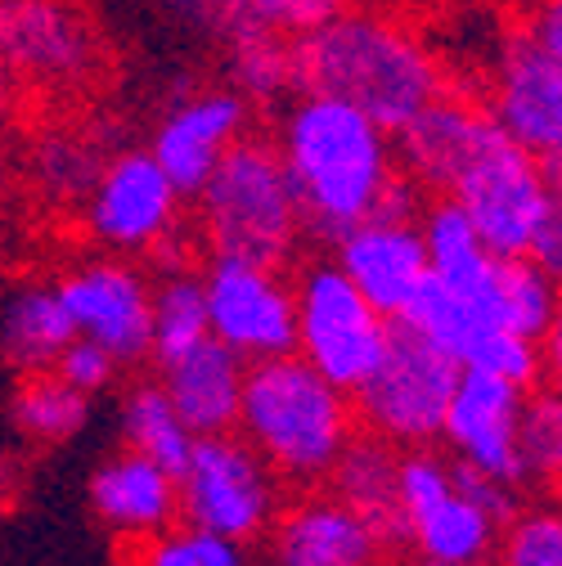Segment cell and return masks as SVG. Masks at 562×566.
Instances as JSON below:
<instances>
[{
	"instance_id": "ab89813d",
	"label": "cell",
	"mask_w": 562,
	"mask_h": 566,
	"mask_svg": "<svg viewBox=\"0 0 562 566\" xmlns=\"http://www.w3.org/2000/svg\"><path fill=\"white\" fill-rule=\"evenodd\" d=\"M10 99H14V77H10V67L0 63V117L10 113Z\"/></svg>"
},
{
	"instance_id": "5b68a950",
	"label": "cell",
	"mask_w": 562,
	"mask_h": 566,
	"mask_svg": "<svg viewBox=\"0 0 562 566\" xmlns=\"http://www.w3.org/2000/svg\"><path fill=\"white\" fill-rule=\"evenodd\" d=\"M459 374V360H450L433 337L405 319H392L374 374L351 391L361 432H374L396 450L437 446Z\"/></svg>"
},
{
	"instance_id": "8fae6325",
	"label": "cell",
	"mask_w": 562,
	"mask_h": 566,
	"mask_svg": "<svg viewBox=\"0 0 562 566\" xmlns=\"http://www.w3.org/2000/svg\"><path fill=\"white\" fill-rule=\"evenodd\" d=\"M400 513L405 544L418 557H437L450 566H486L500 544V522L477 509L455 481L450 459L428 450H400Z\"/></svg>"
},
{
	"instance_id": "e575fe53",
	"label": "cell",
	"mask_w": 562,
	"mask_h": 566,
	"mask_svg": "<svg viewBox=\"0 0 562 566\" xmlns=\"http://www.w3.org/2000/svg\"><path fill=\"white\" fill-rule=\"evenodd\" d=\"M167 6H171L185 23L207 28V32H230V28L243 19V10L235 6V0H167Z\"/></svg>"
},
{
	"instance_id": "ba28073f",
	"label": "cell",
	"mask_w": 562,
	"mask_h": 566,
	"mask_svg": "<svg viewBox=\"0 0 562 566\" xmlns=\"http://www.w3.org/2000/svg\"><path fill=\"white\" fill-rule=\"evenodd\" d=\"M176 485H180V522L217 531L239 544L266 535L279 513V476L239 432L198 437L185 468L176 472Z\"/></svg>"
},
{
	"instance_id": "d4e9b609",
	"label": "cell",
	"mask_w": 562,
	"mask_h": 566,
	"mask_svg": "<svg viewBox=\"0 0 562 566\" xmlns=\"http://www.w3.org/2000/svg\"><path fill=\"white\" fill-rule=\"evenodd\" d=\"M100 167H104V154L77 130H45L37 135V145L28 154V180L37 185L41 198L59 207H82Z\"/></svg>"
},
{
	"instance_id": "f546056e",
	"label": "cell",
	"mask_w": 562,
	"mask_h": 566,
	"mask_svg": "<svg viewBox=\"0 0 562 566\" xmlns=\"http://www.w3.org/2000/svg\"><path fill=\"white\" fill-rule=\"evenodd\" d=\"M126 566H243V544L189 522L167 526L163 535L122 548Z\"/></svg>"
},
{
	"instance_id": "f35d334b",
	"label": "cell",
	"mask_w": 562,
	"mask_h": 566,
	"mask_svg": "<svg viewBox=\"0 0 562 566\" xmlns=\"http://www.w3.org/2000/svg\"><path fill=\"white\" fill-rule=\"evenodd\" d=\"M540 163H544V176H549V185L562 193V139H558V145H553V149H549Z\"/></svg>"
},
{
	"instance_id": "7402d4cb",
	"label": "cell",
	"mask_w": 562,
	"mask_h": 566,
	"mask_svg": "<svg viewBox=\"0 0 562 566\" xmlns=\"http://www.w3.org/2000/svg\"><path fill=\"white\" fill-rule=\"evenodd\" d=\"M73 337V315H67L54 283H28L6 302V315H0V350H6V365L19 378L54 369V360Z\"/></svg>"
},
{
	"instance_id": "3957f363",
	"label": "cell",
	"mask_w": 562,
	"mask_h": 566,
	"mask_svg": "<svg viewBox=\"0 0 562 566\" xmlns=\"http://www.w3.org/2000/svg\"><path fill=\"white\" fill-rule=\"evenodd\" d=\"M235 432L261 454L279 485L315 490L361 432V418L351 391L333 387L298 350H289L248 365Z\"/></svg>"
},
{
	"instance_id": "277c9868",
	"label": "cell",
	"mask_w": 562,
	"mask_h": 566,
	"mask_svg": "<svg viewBox=\"0 0 562 566\" xmlns=\"http://www.w3.org/2000/svg\"><path fill=\"white\" fill-rule=\"evenodd\" d=\"M194 198H198V230L212 256H239L279 270L298 256L306 226L274 139L261 135L235 139Z\"/></svg>"
},
{
	"instance_id": "74e56055",
	"label": "cell",
	"mask_w": 562,
	"mask_h": 566,
	"mask_svg": "<svg viewBox=\"0 0 562 566\" xmlns=\"http://www.w3.org/2000/svg\"><path fill=\"white\" fill-rule=\"evenodd\" d=\"M19 490H23V472H19V459L0 450V513H10L19 504Z\"/></svg>"
},
{
	"instance_id": "8d00e7d4",
	"label": "cell",
	"mask_w": 562,
	"mask_h": 566,
	"mask_svg": "<svg viewBox=\"0 0 562 566\" xmlns=\"http://www.w3.org/2000/svg\"><path fill=\"white\" fill-rule=\"evenodd\" d=\"M540 382L562 391V297H558L549 328L540 333Z\"/></svg>"
},
{
	"instance_id": "6da1fadb",
	"label": "cell",
	"mask_w": 562,
	"mask_h": 566,
	"mask_svg": "<svg viewBox=\"0 0 562 566\" xmlns=\"http://www.w3.org/2000/svg\"><path fill=\"white\" fill-rule=\"evenodd\" d=\"M293 91L342 99L396 135L446 91V77L409 28L365 10H337L293 36Z\"/></svg>"
},
{
	"instance_id": "9a60e30c",
	"label": "cell",
	"mask_w": 562,
	"mask_h": 566,
	"mask_svg": "<svg viewBox=\"0 0 562 566\" xmlns=\"http://www.w3.org/2000/svg\"><path fill=\"white\" fill-rule=\"evenodd\" d=\"M333 261L387 319H400L433 274L418 217L409 221L370 217L361 226H351L346 234L333 239Z\"/></svg>"
},
{
	"instance_id": "7a4b0ae2",
	"label": "cell",
	"mask_w": 562,
	"mask_h": 566,
	"mask_svg": "<svg viewBox=\"0 0 562 566\" xmlns=\"http://www.w3.org/2000/svg\"><path fill=\"white\" fill-rule=\"evenodd\" d=\"M274 149L293 180L306 234L324 243L370 221L383 189L400 171L396 135L329 95H298Z\"/></svg>"
},
{
	"instance_id": "cb8c5ba5",
	"label": "cell",
	"mask_w": 562,
	"mask_h": 566,
	"mask_svg": "<svg viewBox=\"0 0 562 566\" xmlns=\"http://www.w3.org/2000/svg\"><path fill=\"white\" fill-rule=\"evenodd\" d=\"M122 432H126L131 450H139L145 459L163 463L167 472H180L189 450H194V441H198L189 432V422L176 413V405L163 391V382L131 387V396L122 400Z\"/></svg>"
},
{
	"instance_id": "60d3db41",
	"label": "cell",
	"mask_w": 562,
	"mask_h": 566,
	"mask_svg": "<svg viewBox=\"0 0 562 566\" xmlns=\"http://www.w3.org/2000/svg\"><path fill=\"white\" fill-rule=\"evenodd\" d=\"M409 566H450V562H437V557H414Z\"/></svg>"
},
{
	"instance_id": "ac0fdd59",
	"label": "cell",
	"mask_w": 562,
	"mask_h": 566,
	"mask_svg": "<svg viewBox=\"0 0 562 566\" xmlns=\"http://www.w3.org/2000/svg\"><path fill=\"white\" fill-rule=\"evenodd\" d=\"M274 566H378L383 539L337 494H302L270 522Z\"/></svg>"
},
{
	"instance_id": "52a82bcc",
	"label": "cell",
	"mask_w": 562,
	"mask_h": 566,
	"mask_svg": "<svg viewBox=\"0 0 562 566\" xmlns=\"http://www.w3.org/2000/svg\"><path fill=\"white\" fill-rule=\"evenodd\" d=\"M298 356L333 387L356 391L387 346L392 319L351 283L337 261H311L298 283Z\"/></svg>"
},
{
	"instance_id": "4dcf8cb0",
	"label": "cell",
	"mask_w": 562,
	"mask_h": 566,
	"mask_svg": "<svg viewBox=\"0 0 562 566\" xmlns=\"http://www.w3.org/2000/svg\"><path fill=\"white\" fill-rule=\"evenodd\" d=\"M500 566H562V504H531L500 526Z\"/></svg>"
},
{
	"instance_id": "30bf717a",
	"label": "cell",
	"mask_w": 562,
	"mask_h": 566,
	"mask_svg": "<svg viewBox=\"0 0 562 566\" xmlns=\"http://www.w3.org/2000/svg\"><path fill=\"white\" fill-rule=\"evenodd\" d=\"M202 279L207 328L239 360H270L298 350V297L279 265L212 256Z\"/></svg>"
},
{
	"instance_id": "e0dca14e",
	"label": "cell",
	"mask_w": 562,
	"mask_h": 566,
	"mask_svg": "<svg viewBox=\"0 0 562 566\" xmlns=\"http://www.w3.org/2000/svg\"><path fill=\"white\" fill-rule=\"evenodd\" d=\"M490 113L518 145L540 158L562 139V67L544 54L527 23L500 41L496 77H490Z\"/></svg>"
},
{
	"instance_id": "2e32d148",
	"label": "cell",
	"mask_w": 562,
	"mask_h": 566,
	"mask_svg": "<svg viewBox=\"0 0 562 566\" xmlns=\"http://www.w3.org/2000/svg\"><path fill=\"white\" fill-rule=\"evenodd\" d=\"M248 135V95L243 91H194L189 99H176L167 117L158 122L149 154L171 176V185L194 198L207 176L217 171L226 149Z\"/></svg>"
},
{
	"instance_id": "d6986e66",
	"label": "cell",
	"mask_w": 562,
	"mask_h": 566,
	"mask_svg": "<svg viewBox=\"0 0 562 566\" xmlns=\"http://www.w3.org/2000/svg\"><path fill=\"white\" fill-rule=\"evenodd\" d=\"M91 509L113 531L122 548H135L180 522V485L176 472L145 459L139 450H122L91 476Z\"/></svg>"
},
{
	"instance_id": "1f68e13d",
	"label": "cell",
	"mask_w": 562,
	"mask_h": 566,
	"mask_svg": "<svg viewBox=\"0 0 562 566\" xmlns=\"http://www.w3.org/2000/svg\"><path fill=\"white\" fill-rule=\"evenodd\" d=\"M117 356L108 346H100V342H91V337H73L63 346V356L54 360V374L67 382V387H77V391H86V396H100V391H108L113 387V378H117Z\"/></svg>"
},
{
	"instance_id": "7c38bea8",
	"label": "cell",
	"mask_w": 562,
	"mask_h": 566,
	"mask_svg": "<svg viewBox=\"0 0 562 566\" xmlns=\"http://www.w3.org/2000/svg\"><path fill=\"white\" fill-rule=\"evenodd\" d=\"M180 198L185 193L154 163L149 149H131L104 158L91 193L82 198V226L113 256H139L176 239Z\"/></svg>"
},
{
	"instance_id": "4316f807",
	"label": "cell",
	"mask_w": 562,
	"mask_h": 566,
	"mask_svg": "<svg viewBox=\"0 0 562 566\" xmlns=\"http://www.w3.org/2000/svg\"><path fill=\"white\" fill-rule=\"evenodd\" d=\"M202 337H212L207 328V302H202V279L189 270L163 274L154 289V333H149V356L158 365L176 360L180 350L198 346Z\"/></svg>"
},
{
	"instance_id": "d6a6232c",
	"label": "cell",
	"mask_w": 562,
	"mask_h": 566,
	"mask_svg": "<svg viewBox=\"0 0 562 566\" xmlns=\"http://www.w3.org/2000/svg\"><path fill=\"white\" fill-rule=\"evenodd\" d=\"M235 6L248 19H257V23L274 28V32H284V36L293 32L298 36V32L333 19L337 10H346V0H235Z\"/></svg>"
},
{
	"instance_id": "4fadbf2b",
	"label": "cell",
	"mask_w": 562,
	"mask_h": 566,
	"mask_svg": "<svg viewBox=\"0 0 562 566\" xmlns=\"http://www.w3.org/2000/svg\"><path fill=\"white\" fill-rule=\"evenodd\" d=\"M67 315H73L77 337L108 346L117 365L149 360V333H154V289L139 265L126 256H91L63 270L54 283Z\"/></svg>"
},
{
	"instance_id": "8992f818",
	"label": "cell",
	"mask_w": 562,
	"mask_h": 566,
	"mask_svg": "<svg viewBox=\"0 0 562 566\" xmlns=\"http://www.w3.org/2000/svg\"><path fill=\"white\" fill-rule=\"evenodd\" d=\"M437 198H455L468 211L481 243L496 256H522L531 248V234L544 217L549 198H553V185L544 176L540 154L518 145L496 122V113H490V126L472 145L468 163L459 167L450 189Z\"/></svg>"
},
{
	"instance_id": "484cf974",
	"label": "cell",
	"mask_w": 562,
	"mask_h": 566,
	"mask_svg": "<svg viewBox=\"0 0 562 566\" xmlns=\"http://www.w3.org/2000/svg\"><path fill=\"white\" fill-rule=\"evenodd\" d=\"M230 67H235V91L248 99H279L293 91V41L257 19H239L230 32Z\"/></svg>"
},
{
	"instance_id": "9c48e42d",
	"label": "cell",
	"mask_w": 562,
	"mask_h": 566,
	"mask_svg": "<svg viewBox=\"0 0 562 566\" xmlns=\"http://www.w3.org/2000/svg\"><path fill=\"white\" fill-rule=\"evenodd\" d=\"M0 63L14 82L63 95L100 77L104 45L77 0H0Z\"/></svg>"
},
{
	"instance_id": "44dd1931",
	"label": "cell",
	"mask_w": 562,
	"mask_h": 566,
	"mask_svg": "<svg viewBox=\"0 0 562 566\" xmlns=\"http://www.w3.org/2000/svg\"><path fill=\"white\" fill-rule=\"evenodd\" d=\"M337 500L361 513L374 535L383 539V548H400L405 544V513H400V450L387 446L374 432H356L351 446L342 450V459L333 463L329 481H324Z\"/></svg>"
},
{
	"instance_id": "836d02e7",
	"label": "cell",
	"mask_w": 562,
	"mask_h": 566,
	"mask_svg": "<svg viewBox=\"0 0 562 566\" xmlns=\"http://www.w3.org/2000/svg\"><path fill=\"white\" fill-rule=\"evenodd\" d=\"M527 256L562 289V193H558V189H553L544 217H540V226H535V234H531Z\"/></svg>"
},
{
	"instance_id": "83f0119b",
	"label": "cell",
	"mask_w": 562,
	"mask_h": 566,
	"mask_svg": "<svg viewBox=\"0 0 562 566\" xmlns=\"http://www.w3.org/2000/svg\"><path fill=\"white\" fill-rule=\"evenodd\" d=\"M562 289L522 252V256H500V279H496V319L518 333L540 342V333L549 328L553 311H558Z\"/></svg>"
},
{
	"instance_id": "603a6c76",
	"label": "cell",
	"mask_w": 562,
	"mask_h": 566,
	"mask_svg": "<svg viewBox=\"0 0 562 566\" xmlns=\"http://www.w3.org/2000/svg\"><path fill=\"white\" fill-rule=\"evenodd\" d=\"M10 418H14V432L23 441L63 446L91 422V396L77 391V387H67L54 369L23 374L14 396H10Z\"/></svg>"
},
{
	"instance_id": "ffe728a7",
	"label": "cell",
	"mask_w": 562,
	"mask_h": 566,
	"mask_svg": "<svg viewBox=\"0 0 562 566\" xmlns=\"http://www.w3.org/2000/svg\"><path fill=\"white\" fill-rule=\"evenodd\" d=\"M158 369H163V391L171 396L176 413L189 422L194 437L235 432L248 360H239L217 337H202L198 346L180 350L176 360H167Z\"/></svg>"
},
{
	"instance_id": "f1b7e54d",
	"label": "cell",
	"mask_w": 562,
	"mask_h": 566,
	"mask_svg": "<svg viewBox=\"0 0 562 566\" xmlns=\"http://www.w3.org/2000/svg\"><path fill=\"white\" fill-rule=\"evenodd\" d=\"M518 446L527 485L562 490V391L558 387H531L518 422Z\"/></svg>"
},
{
	"instance_id": "d590c367",
	"label": "cell",
	"mask_w": 562,
	"mask_h": 566,
	"mask_svg": "<svg viewBox=\"0 0 562 566\" xmlns=\"http://www.w3.org/2000/svg\"><path fill=\"white\" fill-rule=\"evenodd\" d=\"M527 32L544 45V54L562 67V0H531Z\"/></svg>"
},
{
	"instance_id": "5bb4252c",
	"label": "cell",
	"mask_w": 562,
	"mask_h": 566,
	"mask_svg": "<svg viewBox=\"0 0 562 566\" xmlns=\"http://www.w3.org/2000/svg\"><path fill=\"white\" fill-rule=\"evenodd\" d=\"M522 405H527V387H518L500 374L464 369L455 382L450 409H446V428H441L450 459L522 490L527 485L522 446H518Z\"/></svg>"
}]
</instances>
